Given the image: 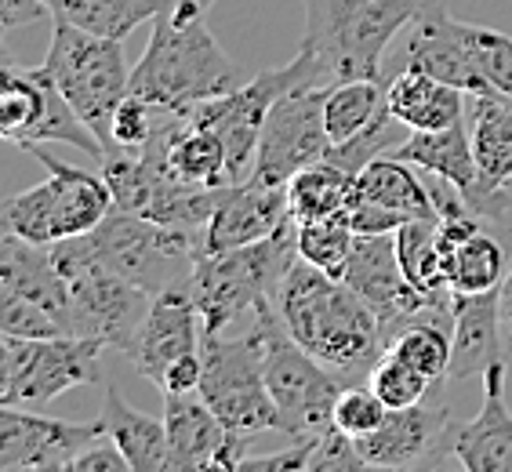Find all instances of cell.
Instances as JSON below:
<instances>
[{"label":"cell","mask_w":512,"mask_h":472,"mask_svg":"<svg viewBox=\"0 0 512 472\" xmlns=\"http://www.w3.org/2000/svg\"><path fill=\"white\" fill-rule=\"evenodd\" d=\"M287 335L345 382H367L385 356V327L353 287L298 258L273 295Z\"/></svg>","instance_id":"6da1fadb"},{"label":"cell","mask_w":512,"mask_h":472,"mask_svg":"<svg viewBox=\"0 0 512 472\" xmlns=\"http://www.w3.org/2000/svg\"><path fill=\"white\" fill-rule=\"evenodd\" d=\"M244 73L211 37L207 8L197 0H168L153 19V37L131 69V95L149 106L189 117L207 99L240 88Z\"/></svg>","instance_id":"7a4b0ae2"},{"label":"cell","mask_w":512,"mask_h":472,"mask_svg":"<svg viewBox=\"0 0 512 472\" xmlns=\"http://www.w3.org/2000/svg\"><path fill=\"white\" fill-rule=\"evenodd\" d=\"M309 59L320 88L345 80H382L385 51L414 22L425 0H302Z\"/></svg>","instance_id":"3957f363"},{"label":"cell","mask_w":512,"mask_h":472,"mask_svg":"<svg viewBox=\"0 0 512 472\" xmlns=\"http://www.w3.org/2000/svg\"><path fill=\"white\" fill-rule=\"evenodd\" d=\"M298 262V222L291 218L276 233L255 244L233 247L222 255H200L193 273L204 335H229L258 313V305L273 302L276 287Z\"/></svg>","instance_id":"277c9868"},{"label":"cell","mask_w":512,"mask_h":472,"mask_svg":"<svg viewBox=\"0 0 512 472\" xmlns=\"http://www.w3.org/2000/svg\"><path fill=\"white\" fill-rule=\"evenodd\" d=\"M273 302L229 335H204V378L197 393L233 433H280V411L266 385V313Z\"/></svg>","instance_id":"5b68a950"},{"label":"cell","mask_w":512,"mask_h":472,"mask_svg":"<svg viewBox=\"0 0 512 472\" xmlns=\"http://www.w3.org/2000/svg\"><path fill=\"white\" fill-rule=\"evenodd\" d=\"M30 153L48 168V178L4 200L0 207L4 233H15L30 244H59L91 233L117 207L106 175L62 164L55 153L44 149V142L30 146Z\"/></svg>","instance_id":"8992f818"},{"label":"cell","mask_w":512,"mask_h":472,"mask_svg":"<svg viewBox=\"0 0 512 472\" xmlns=\"http://www.w3.org/2000/svg\"><path fill=\"white\" fill-rule=\"evenodd\" d=\"M55 266L69 284V305H73V335L95 338L120 356H131L146 320L153 295L146 287L131 284L120 273L95 258L84 236L51 244Z\"/></svg>","instance_id":"52a82bcc"},{"label":"cell","mask_w":512,"mask_h":472,"mask_svg":"<svg viewBox=\"0 0 512 472\" xmlns=\"http://www.w3.org/2000/svg\"><path fill=\"white\" fill-rule=\"evenodd\" d=\"M95 258L131 284L160 295L168 287H193V273L204 255V236L193 229L160 226L142 215L113 207L99 226L84 233Z\"/></svg>","instance_id":"ba28073f"},{"label":"cell","mask_w":512,"mask_h":472,"mask_svg":"<svg viewBox=\"0 0 512 472\" xmlns=\"http://www.w3.org/2000/svg\"><path fill=\"white\" fill-rule=\"evenodd\" d=\"M44 69L59 91L77 109L80 120L102 138L109 153L113 135V113L131 91V69L124 62V40L99 37L73 26V22L51 19V48Z\"/></svg>","instance_id":"9c48e42d"},{"label":"cell","mask_w":512,"mask_h":472,"mask_svg":"<svg viewBox=\"0 0 512 472\" xmlns=\"http://www.w3.org/2000/svg\"><path fill=\"white\" fill-rule=\"evenodd\" d=\"M266 385L280 411V433L287 440H320L335 429V404L345 378L306 353L287 335L276 309L266 313Z\"/></svg>","instance_id":"30bf717a"},{"label":"cell","mask_w":512,"mask_h":472,"mask_svg":"<svg viewBox=\"0 0 512 472\" xmlns=\"http://www.w3.org/2000/svg\"><path fill=\"white\" fill-rule=\"evenodd\" d=\"M106 345L95 338H19L0 342V400L11 407H44L55 396L102 378Z\"/></svg>","instance_id":"8fae6325"},{"label":"cell","mask_w":512,"mask_h":472,"mask_svg":"<svg viewBox=\"0 0 512 472\" xmlns=\"http://www.w3.org/2000/svg\"><path fill=\"white\" fill-rule=\"evenodd\" d=\"M291 88H320L313 80V69L309 59L298 51L287 66L262 69L258 77L244 80L240 88L218 95V99H207L204 106H197L189 117L211 128L222 146H226L229 157V182H247L251 171H255L258 157V138H262V124H266L273 102Z\"/></svg>","instance_id":"7c38bea8"},{"label":"cell","mask_w":512,"mask_h":472,"mask_svg":"<svg viewBox=\"0 0 512 472\" xmlns=\"http://www.w3.org/2000/svg\"><path fill=\"white\" fill-rule=\"evenodd\" d=\"M0 131L11 146L30 149L40 142H62L80 153L106 160L102 138L80 120V113L69 106L44 66L19 69L15 62L4 66V84H0Z\"/></svg>","instance_id":"4fadbf2b"},{"label":"cell","mask_w":512,"mask_h":472,"mask_svg":"<svg viewBox=\"0 0 512 472\" xmlns=\"http://www.w3.org/2000/svg\"><path fill=\"white\" fill-rule=\"evenodd\" d=\"M102 175H106L120 211L142 215L149 222H160V226L193 229L204 236V226L215 211L218 189L178 182L149 149H138V153L113 149L102 160Z\"/></svg>","instance_id":"5bb4252c"},{"label":"cell","mask_w":512,"mask_h":472,"mask_svg":"<svg viewBox=\"0 0 512 472\" xmlns=\"http://www.w3.org/2000/svg\"><path fill=\"white\" fill-rule=\"evenodd\" d=\"M331 88H291L269 109L258 157L251 178L266 186H287L298 171L313 168L327 157L331 135H327L324 102Z\"/></svg>","instance_id":"9a60e30c"},{"label":"cell","mask_w":512,"mask_h":472,"mask_svg":"<svg viewBox=\"0 0 512 472\" xmlns=\"http://www.w3.org/2000/svg\"><path fill=\"white\" fill-rule=\"evenodd\" d=\"M106 436V422H66L0 407V472H66L84 447Z\"/></svg>","instance_id":"2e32d148"},{"label":"cell","mask_w":512,"mask_h":472,"mask_svg":"<svg viewBox=\"0 0 512 472\" xmlns=\"http://www.w3.org/2000/svg\"><path fill=\"white\" fill-rule=\"evenodd\" d=\"M342 280L378 313L385 327V349H389V335L404 324L407 316H414L425 305H440L433 298H425L404 276L400 255H396V233L356 236V247L345 262Z\"/></svg>","instance_id":"e0dca14e"},{"label":"cell","mask_w":512,"mask_h":472,"mask_svg":"<svg viewBox=\"0 0 512 472\" xmlns=\"http://www.w3.org/2000/svg\"><path fill=\"white\" fill-rule=\"evenodd\" d=\"M287 222H291L287 186H266L255 178L229 182L218 189L211 222L204 226V255H222L233 247L255 244Z\"/></svg>","instance_id":"ac0fdd59"},{"label":"cell","mask_w":512,"mask_h":472,"mask_svg":"<svg viewBox=\"0 0 512 472\" xmlns=\"http://www.w3.org/2000/svg\"><path fill=\"white\" fill-rule=\"evenodd\" d=\"M204 345V320H200L197 298L189 287H168L153 295L138 342L131 349V364L142 378H149L153 385H160L164 371L175 364L178 356L200 353Z\"/></svg>","instance_id":"d6986e66"},{"label":"cell","mask_w":512,"mask_h":472,"mask_svg":"<svg viewBox=\"0 0 512 472\" xmlns=\"http://www.w3.org/2000/svg\"><path fill=\"white\" fill-rule=\"evenodd\" d=\"M451 414L444 404H414L389 411L375 433L356 440V451L367 462V469H414L425 465L444 447Z\"/></svg>","instance_id":"ffe728a7"},{"label":"cell","mask_w":512,"mask_h":472,"mask_svg":"<svg viewBox=\"0 0 512 472\" xmlns=\"http://www.w3.org/2000/svg\"><path fill=\"white\" fill-rule=\"evenodd\" d=\"M404 66L422 69V73L444 80V84H454L465 95H483L487 91V84L473 69L469 55H465L458 19L447 15V8H440L436 0H425L422 11L407 26L404 48H400V69Z\"/></svg>","instance_id":"44dd1931"},{"label":"cell","mask_w":512,"mask_h":472,"mask_svg":"<svg viewBox=\"0 0 512 472\" xmlns=\"http://www.w3.org/2000/svg\"><path fill=\"white\" fill-rule=\"evenodd\" d=\"M505 364H494L483 374L480 414L444 436V451L465 472H512V411L505 404Z\"/></svg>","instance_id":"7402d4cb"},{"label":"cell","mask_w":512,"mask_h":472,"mask_svg":"<svg viewBox=\"0 0 512 472\" xmlns=\"http://www.w3.org/2000/svg\"><path fill=\"white\" fill-rule=\"evenodd\" d=\"M0 298H19L59 316L73 335V305L69 284L55 266L51 244H30L15 233L0 236Z\"/></svg>","instance_id":"603a6c76"},{"label":"cell","mask_w":512,"mask_h":472,"mask_svg":"<svg viewBox=\"0 0 512 472\" xmlns=\"http://www.w3.org/2000/svg\"><path fill=\"white\" fill-rule=\"evenodd\" d=\"M505 324H502V291L480 295H454V338L447 382L483 378L494 364H505Z\"/></svg>","instance_id":"cb8c5ba5"},{"label":"cell","mask_w":512,"mask_h":472,"mask_svg":"<svg viewBox=\"0 0 512 472\" xmlns=\"http://www.w3.org/2000/svg\"><path fill=\"white\" fill-rule=\"evenodd\" d=\"M393 157L407 160V164H414L425 175L447 178L451 186L462 189L465 200L491 182V178H483L480 164H476L473 138L465 131V120L440 131H407L404 142L393 149Z\"/></svg>","instance_id":"d4e9b609"},{"label":"cell","mask_w":512,"mask_h":472,"mask_svg":"<svg viewBox=\"0 0 512 472\" xmlns=\"http://www.w3.org/2000/svg\"><path fill=\"white\" fill-rule=\"evenodd\" d=\"M164 425L171 443V472L215 469V454L222 451L229 429L207 407L200 393L164 396Z\"/></svg>","instance_id":"484cf974"},{"label":"cell","mask_w":512,"mask_h":472,"mask_svg":"<svg viewBox=\"0 0 512 472\" xmlns=\"http://www.w3.org/2000/svg\"><path fill=\"white\" fill-rule=\"evenodd\" d=\"M465 91L444 84V80L429 77L422 69L404 66L389 80L385 99H389V113H393L407 131H440L451 128L458 120H465Z\"/></svg>","instance_id":"4316f807"},{"label":"cell","mask_w":512,"mask_h":472,"mask_svg":"<svg viewBox=\"0 0 512 472\" xmlns=\"http://www.w3.org/2000/svg\"><path fill=\"white\" fill-rule=\"evenodd\" d=\"M102 422L120 451L128 454L131 472H171V443L164 418L142 414L109 385L102 396Z\"/></svg>","instance_id":"83f0119b"},{"label":"cell","mask_w":512,"mask_h":472,"mask_svg":"<svg viewBox=\"0 0 512 472\" xmlns=\"http://www.w3.org/2000/svg\"><path fill=\"white\" fill-rule=\"evenodd\" d=\"M436 240H440V229H436ZM440 255H444V273L454 295H480V291L502 287L512 251L491 229H476L465 240H440Z\"/></svg>","instance_id":"f1b7e54d"},{"label":"cell","mask_w":512,"mask_h":472,"mask_svg":"<svg viewBox=\"0 0 512 472\" xmlns=\"http://www.w3.org/2000/svg\"><path fill=\"white\" fill-rule=\"evenodd\" d=\"M422 175H418L414 164L393 157V153H385V157L371 160V164L356 175V197L396 207V211H404V215H411V218H436L433 193H429V182H425Z\"/></svg>","instance_id":"f546056e"},{"label":"cell","mask_w":512,"mask_h":472,"mask_svg":"<svg viewBox=\"0 0 512 472\" xmlns=\"http://www.w3.org/2000/svg\"><path fill=\"white\" fill-rule=\"evenodd\" d=\"M469 138L483 178L498 186L512 182V99L498 91H483L473 99L469 113Z\"/></svg>","instance_id":"4dcf8cb0"},{"label":"cell","mask_w":512,"mask_h":472,"mask_svg":"<svg viewBox=\"0 0 512 472\" xmlns=\"http://www.w3.org/2000/svg\"><path fill=\"white\" fill-rule=\"evenodd\" d=\"M353 197H356V178L349 171L335 168L331 160H320V164L298 171L287 182V204H291V218L295 222L349 215Z\"/></svg>","instance_id":"1f68e13d"},{"label":"cell","mask_w":512,"mask_h":472,"mask_svg":"<svg viewBox=\"0 0 512 472\" xmlns=\"http://www.w3.org/2000/svg\"><path fill=\"white\" fill-rule=\"evenodd\" d=\"M51 19L73 22L99 37L124 40L142 22H153L168 0H44Z\"/></svg>","instance_id":"d6a6232c"},{"label":"cell","mask_w":512,"mask_h":472,"mask_svg":"<svg viewBox=\"0 0 512 472\" xmlns=\"http://www.w3.org/2000/svg\"><path fill=\"white\" fill-rule=\"evenodd\" d=\"M396 255H400L404 276L425 298L451 302L454 291L444 273V255H440V240H436V218H411V222L396 229Z\"/></svg>","instance_id":"836d02e7"},{"label":"cell","mask_w":512,"mask_h":472,"mask_svg":"<svg viewBox=\"0 0 512 472\" xmlns=\"http://www.w3.org/2000/svg\"><path fill=\"white\" fill-rule=\"evenodd\" d=\"M389 113V99H385L382 80H345L327 91L324 102V120L331 142H345V138L360 135L371 124Z\"/></svg>","instance_id":"e575fe53"},{"label":"cell","mask_w":512,"mask_h":472,"mask_svg":"<svg viewBox=\"0 0 512 472\" xmlns=\"http://www.w3.org/2000/svg\"><path fill=\"white\" fill-rule=\"evenodd\" d=\"M353 247H356V229L349 222V215L298 222V258L316 269H324L327 276L342 280Z\"/></svg>","instance_id":"d590c367"},{"label":"cell","mask_w":512,"mask_h":472,"mask_svg":"<svg viewBox=\"0 0 512 472\" xmlns=\"http://www.w3.org/2000/svg\"><path fill=\"white\" fill-rule=\"evenodd\" d=\"M396 128H404L400 120L393 117V113H385L378 124H371L367 131H360V135L345 138V142H331V149H327V157L335 168L349 171V175H360V171L371 164V160L385 157V153H393L400 142H404L407 135H400Z\"/></svg>","instance_id":"8d00e7d4"},{"label":"cell","mask_w":512,"mask_h":472,"mask_svg":"<svg viewBox=\"0 0 512 472\" xmlns=\"http://www.w3.org/2000/svg\"><path fill=\"white\" fill-rule=\"evenodd\" d=\"M367 385L382 396V404L389 407V411H400V407L422 404L436 382L429 374L418 371V367L407 364V360H400V356L385 353L375 364V371H371V378H367Z\"/></svg>","instance_id":"74e56055"},{"label":"cell","mask_w":512,"mask_h":472,"mask_svg":"<svg viewBox=\"0 0 512 472\" xmlns=\"http://www.w3.org/2000/svg\"><path fill=\"white\" fill-rule=\"evenodd\" d=\"M385 414L389 407L382 404V396L371 389L367 382H349L338 393V404H335V429H342L345 436H360L375 433L378 425L385 422Z\"/></svg>","instance_id":"f35d334b"},{"label":"cell","mask_w":512,"mask_h":472,"mask_svg":"<svg viewBox=\"0 0 512 472\" xmlns=\"http://www.w3.org/2000/svg\"><path fill=\"white\" fill-rule=\"evenodd\" d=\"M157 106H149L146 99H138V95H124V102L117 106L113 113V135H109V153L113 149H128V153H138V149L146 146L153 131H157Z\"/></svg>","instance_id":"ab89813d"},{"label":"cell","mask_w":512,"mask_h":472,"mask_svg":"<svg viewBox=\"0 0 512 472\" xmlns=\"http://www.w3.org/2000/svg\"><path fill=\"white\" fill-rule=\"evenodd\" d=\"M360 472L367 469V462L360 458L356 451V440L353 436H345L342 429H331L316 440L313 447V458H309V472Z\"/></svg>","instance_id":"60d3db41"},{"label":"cell","mask_w":512,"mask_h":472,"mask_svg":"<svg viewBox=\"0 0 512 472\" xmlns=\"http://www.w3.org/2000/svg\"><path fill=\"white\" fill-rule=\"evenodd\" d=\"M349 222H353L356 236H378V233H396V229L411 222V215L396 211V207L375 204V200L353 197V207H349Z\"/></svg>","instance_id":"b9f144b4"},{"label":"cell","mask_w":512,"mask_h":472,"mask_svg":"<svg viewBox=\"0 0 512 472\" xmlns=\"http://www.w3.org/2000/svg\"><path fill=\"white\" fill-rule=\"evenodd\" d=\"M316 440H291V447L273 454H247L240 472H309Z\"/></svg>","instance_id":"7bdbcfd3"},{"label":"cell","mask_w":512,"mask_h":472,"mask_svg":"<svg viewBox=\"0 0 512 472\" xmlns=\"http://www.w3.org/2000/svg\"><path fill=\"white\" fill-rule=\"evenodd\" d=\"M66 472H131V462H128V454L117 447V440L106 433L91 443V447H84V451L69 462Z\"/></svg>","instance_id":"ee69618b"},{"label":"cell","mask_w":512,"mask_h":472,"mask_svg":"<svg viewBox=\"0 0 512 472\" xmlns=\"http://www.w3.org/2000/svg\"><path fill=\"white\" fill-rule=\"evenodd\" d=\"M200 378H204V356L200 353H186L178 356L175 364L164 371L160 378V393L164 396H182V393H197L200 389Z\"/></svg>","instance_id":"f6af8a7d"},{"label":"cell","mask_w":512,"mask_h":472,"mask_svg":"<svg viewBox=\"0 0 512 472\" xmlns=\"http://www.w3.org/2000/svg\"><path fill=\"white\" fill-rule=\"evenodd\" d=\"M0 15H4V30H11V26H22V22L48 19L51 11L44 0H0Z\"/></svg>","instance_id":"bcb514c9"},{"label":"cell","mask_w":512,"mask_h":472,"mask_svg":"<svg viewBox=\"0 0 512 472\" xmlns=\"http://www.w3.org/2000/svg\"><path fill=\"white\" fill-rule=\"evenodd\" d=\"M502 324H505V353L512 356V269L505 273V280H502Z\"/></svg>","instance_id":"7dc6e473"},{"label":"cell","mask_w":512,"mask_h":472,"mask_svg":"<svg viewBox=\"0 0 512 472\" xmlns=\"http://www.w3.org/2000/svg\"><path fill=\"white\" fill-rule=\"evenodd\" d=\"M197 4H200V8H207V11H211V4H215V0H197Z\"/></svg>","instance_id":"c3c4849f"}]
</instances>
